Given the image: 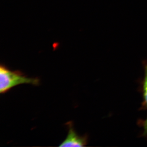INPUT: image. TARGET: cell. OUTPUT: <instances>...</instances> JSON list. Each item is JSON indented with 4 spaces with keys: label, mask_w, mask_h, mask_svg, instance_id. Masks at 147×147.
Returning <instances> with one entry per match:
<instances>
[{
    "label": "cell",
    "mask_w": 147,
    "mask_h": 147,
    "mask_svg": "<svg viewBox=\"0 0 147 147\" xmlns=\"http://www.w3.org/2000/svg\"><path fill=\"white\" fill-rule=\"evenodd\" d=\"M40 80L37 78H30L19 71H11L1 64L0 66V93L7 92L11 88L22 84L37 86Z\"/></svg>",
    "instance_id": "cell-1"
},
{
    "label": "cell",
    "mask_w": 147,
    "mask_h": 147,
    "mask_svg": "<svg viewBox=\"0 0 147 147\" xmlns=\"http://www.w3.org/2000/svg\"><path fill=\"white\" fill-rule=\"evenodd\" d=\"M68 135L65 140L59 145L60 147H84L88 143L87 136H80L75 131L71 122L68 124Z\"/></svg>",
    "instance_id": "cell-2"
},
{
    "label": "cell",
    "mask_w": 147,
    "mask_h": 147,
    "mask_svg": "<svg viewBox=\"0 0 147 147\" xmlns=\"http://www.w3.org/2000/svg\"><path fill=\"white\" fill-rule=\"evenodd\" d=\"M144 74L142 82V109H147V61L144 63Z\"/></svg>",
    "instance_id": "cell-3"
},
{
    "label": "cell",
    "mask_w": 147,
    "mask_h": 147,
    "mask_svg": "<svg viewBox=\"0 0 147 147\" xmlns=\"http://www.w3.org/2000/svg\"><path fill=\"white\" fill-rule=\"evenodd\" d=\"M139 125L142 128V136L147 137V116L144 119H142L139 121Z\"/></svg>",
    "instance_id": "cell-4"
}]
</instances>
